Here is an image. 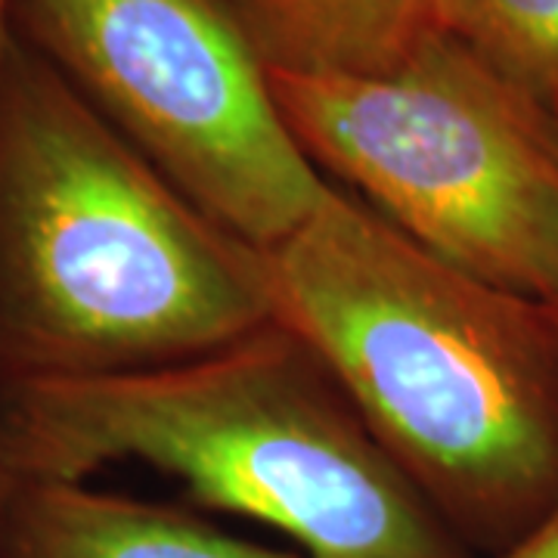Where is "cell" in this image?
I'll use <instances>...</instances> for the list:
<instances>
[{"label": "cell", "mask_w": 558, "mask_h": 558, "mask_svg": "<svg viewBox=\"0 0 558 558\" xmlns=\"http://www.w3.org/2000/svg\"><path fill=\"white\" fill-rule=\"evenodd\" d=\"M553 311H556V317H558V301H556V304H553Z\"/></svg>", "instance_id": "cell-12"}, {"label": "cell", "mask_w": 558, "mask_h": 558, "mask_svg": "<svg viewBox=\"0 0 558 558\" xmlns=\"http://www.w3.org/2000/svg\"><path fill=\"white\" fill-rule=\"evenodd\" d=\"M0 558H301L87 481H7Z\"/></svg>", "instance_id": "cell-6"}, {"label": "cell", "mask_w": 558, "mask_h": 558, "mask_svg": "<svg viewBox=\"0 0 558 558\" xmlns=\"http://www.w3.org/2000/svg\"><path fill=\"white\" fill-rule=\"evenodd\" d=\"M440 32L558 116V0H440Z\"/></svg>", "instance_id": "cell-8"}, {"label": "cell", "mask_w": 558, "mask_h": 558, "mask_svg": "<svg viewBox=\"0 0 558 558\" xmlns=\"http://www.w3.org/2000/svg\"><path fill=\"white\" fill-rule=\"evenodd\" d=\"M10 28L248 245L289 236L329 193L220 0H10Z\"/></svg>", "instance_id": "cell-5"}, {"label": "cell", "mask_w": 558, "mask_h": 558, "mask_svg": "<svg viewBox=\"0 0 558 558\" xmlns=\"http://www.w3.org/2000/svg\"><path fill=\"white\" fill-rule=\"evenodd\" d=\"M274 323L260 248L25 40L0 53V388L199 357Z\"/></svg>", "instance_id": "cell-2"}, {"label": "cell", "mask_w": 558, "mask_h": 558, "mask_svg": "<svg viewBox=\"0 0 558 558\" xmlns=\"http://www.w3.org/2000/svg\"><path fill=\"white\" fill-rule=\"evenodd\" d=\"M267 75L363 81L398 72L440 32V0H220Z\"/></svg>", "instance_id": "cell-7"}, {"label": "cell", "mask_w": 558, "mask_h": 558, "mask_svg": "<svg viewBox=\"0 0 558 558\" xmlns=\"http://www.w3.org/2000/svg\"><path fill=\"white\" fill-rule=\"evenodd\" d=\"M119 462L301 558H475L279 323L156 369L0 388L7 481H87Z\"/></svg>", "instance_id": "cell-3"}, {"label": "cell", "mask_w": 558, "mask_h": 558, "mask_svg": "<svg viewBox=\"0 0 558 558\" xmlns=\"http://www.w3.org/2000/svg\"><path fill=\"white\" fill-rule=\"evenodd\" d=\"M490 558H558V502L524 537Z\"/></svg>", "instance_id": "cell-9"}, {"label": "cell", "mask_w": 558, "mask_h": 558, "mask_svg": "<svg viewBox=\"0 0 558 558\" xmlns=\"http://www.w3.org/2000/svg\"><path fill=\"white\" fill-rule=\"evenodd\" d=\"M3 494H7V478H3V469H0V512H3Z\"/></svg>", "instance_id": "cell-11"}, {"label": "cell", "mask_w": 558, "mask_h": 558, "mask_svg": "<svg viewBox=\"0 0 558 558\" xmlns=\"http://www.w3.org/2000/svg\"><path fill=\"white\" fill-rule=\"evenodd\" d=\"M10 35H13V28H10V0H0V53H3Z\"/></svg>", "instance_id": "cell-10"}, {"label": "cell", "mask_w": 558, "mask_h": 558, "mask_svg": "<svg viewBox=\"0 0 558 558\" xmlns=\"http://www.w3.org/2000/svg\"><path fill=\"white\" fill-rule=\"evenodd\" d=\"M260 260L274 323L469 553L497 556L556 506L553 304L435 258L336 183Z\"/></svg>", "instance_id": "cell-1"}, {"label": "cell", "mask_w": 558, "mask_h": 558, "mask_svg": "<svg viewBox=\"0 0 558 558\" xmlns=\"http://www.w3.org/2000/svg\"><path fill=\"white\" fill-rule=\"evenodd\" d=\"M270 90L319 174L407 240L524 299L558 301V116L447 32L398 72Z\"/></svg>", "instance_id": "cell-4"}]
</instances>
